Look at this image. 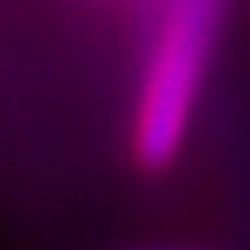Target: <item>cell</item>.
<instances>
[{
    "mask_svg": "<svg viewBox=\"0 0 250 250\" xmlns=\"http://www.w3.org/2000/svg\"><path fill=\"white\" fill-rule=\"evenodd\" d=\"M225 0H169L162 37L147 66V85L136 118V155L144 166L173 162L191 122Z\"/></svg>",
    "mask_w": 250,
    "mask_h": 250,
    "instance_id": "obj_1",
    "label": "cell"
}]
</instances>
